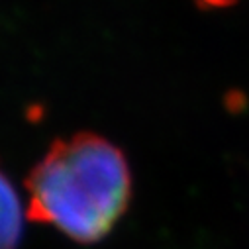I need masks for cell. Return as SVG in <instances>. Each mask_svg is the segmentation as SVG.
Wrapping results in <instances>:
<instances>
[{
  "instance_id": "7a4b0ae2",
  "label": "cell",
  "mask_w": 249,
  "mask_h": 249,
  "mask_svg": "<svg viewBox=\"0 0 249 249\" xmlns=\"http://www.w3.org/2000/svg\"><path fill=\"white\" fill-rule=\"evenodd\" d=\"M22 235V208L14 186L0 171V249H16Z\"/></svg>"
},
{
  "instance_id": "6da1fadb",
  "label": "cell",
  "mask_w": 249,
  "mask_h": 249,
  "mask_svg": "<svg viewBox=\"0 0 249 249\" xmlns=\"http://www.w3.org/2000/svg\"><path fill=\"white\" fill-rule=\"evenodd\" d=\"M28 216L94 243L126 212L132 177L124 153L94 134L57 140L26 180Z\"/></svg>"
},
{
  "instance_id": "3957f363",
  "label": "cell",
  "mask_w": 249,
  "mask_h": 249,
  "mask_svg": "<svg viewBox=\"0 0 249 249\" xmlns=\"http://www.w3.org/2000/svg\"><path fill=\"white\" fill-rule=\"evenodd\" d=\"M198 4L206 6V8H224V6H230L233 4L235 0H196Z\"/></svg>"
}]
</instances>
